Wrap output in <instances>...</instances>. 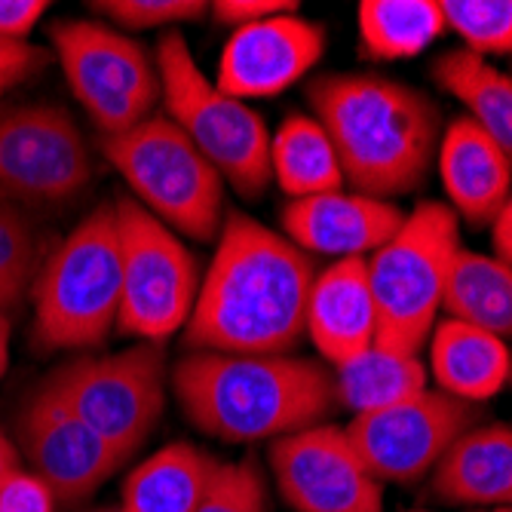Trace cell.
Listing matches in <instances>:
<instances>
[{"label":"cell","mask_w":512,"mask_h":512,"mask_svg":"<svg viewBox=\"0 0 512 512\" xmlns=\"http://www.w3.org/2000/svg\"><path fill=\"white\" fill-rule=\"evenodd\" d=\"M509 384H512V350H509Z\"/></svg>","instance_id":"f35d334b"},{"label":"cell","mask_w":512,"mask_h":512,"mask_svg":"<svg viewBox=\"0 0 512 512\" xmlns=\"http://www.w3.org/2000/svg\"><path fill=\"white\" fill-rule=\"evenodd\" d=\"M160 102L166 117L218 169L240 197L258 200L270 184V129L258 111L209 80L188 40L169 31L157 43Z\"/></svg>","instance_id":"5b68a950"},{"label":"cell","mask_w":512,"mask_h":512,"mask_svg":"<svg viewBox=\"0 0 512 512\" xmlns=\"http://www.w3.org/2000/svg\"><path fill=\"white\" fill-rule=\"evenodd\" d=\"M221 460L197 445L172 442L142 460L123 482V512H197Z\"/></svg>","instance_id":"44dd1931"},{"label":"cell","mask_w":512,"mask_h":512,"mask_svg":"<svg viewBox=\"0 0 512 512\" xmlns=\"http://www.w3.org/2000/svg\"><path fill=\"white\" fill-rule=\"evenodd\" d=\"M411 512H427V509H411Z\"/></svg>","instance_id":"60d3db41"},{"label":"cell","mask_w":512,"mask_h":512,"mask_svg":"<svg viewBox=\"0 0 512 512\" xmlns=\"http://www.w3.org/2000/svg\"><path fill=\"white\" fill-rule=\"evenodd\" d=\"M304 332L335 368L378 341V307L365 261H332L313 276Z\"/></svg>","instance_id":"e0dca14e"},{"label":"cell","mask_w":512,"mask_h":512,"mask_svg":"<svg viewBox=\"0 0 512 512\" xmlns=\"http://www.w3.org/2000/svg\"><path fill=\"white\" fill-rule=\"evenodd\" d=\"M436 160L451 212L476 227L494 224L512 194V163L494 138L463 114L442 132Z\"/></svg>","instance_id":"ac0fdd59"},{"label":"cell","mask_w":512,"mask_h":512,"mask_svg":"<svg viewBox=\"0 0 512 512\" xmlns=\"http://www.w3.org/2000/svg\"><path fill=\"white\" fill-rule=\"evenodd\" d=\"M89 7L126 31H151L178 22H194L206 13L203 0H99V4Z\"/></svg>","instance_id":"f546056e"},{"label":"cell","mask_w":512,"mask_h":512,"mask_svg":"<svg viewBox=\"0 0 512 512\" xmlns=\"http://www.w3.org/2000/svg\"><path fill=\"white\" fill-rule=\"evenodd\" d=\"M442 16L467 53L512 56V0H442Z\"/></svg>","instance_id":"83f0119b"},{"label":"cell","mask_w":512,"mask_h":512,"mask_svg":"<svg viewBox=\"0 0 512 512\" xmlns=\"http://www.w3.org/2000/svg\"><path fill=\"white\" fill-rule=\"evenodd\" d=\"M460 249V218L451 206L427 200L405 215L396 237L365 261L378 307L375 344L421 353L439 322L445 283Z\"/></svg>","instance_id":"8992f818"},{"label":"cell","mask_w":512,"mask_h":512,"mask_svg":"<svg viewBox=\"0 0 512 512\" xmlns=\"http://www.w3.org/2000/svg\"><path fill=\"white\" fill-rule=\"evenodd\" d=\"M172 390L184 417L221 442H276L319 427L338 405L335 375L295 353L191 350L172 368Z\"/></svg>","instance_id":"7a4b0ae2"},{"label":"cell","mask_w":512,"mask_h":512,"mask_svg":"<svg viewBox=\"0 0 512 512\" xmlns=\"http://www.w3.org/2000/svg\"><path fill=\"white\" fill-rule=\"evenodd\" d=\"M99 512H123L120 506H114V509H99Z\"/></svg>","instance_id":"ab89813d"},{"label":"cell","mask_w":512,"mask_h":512,"mask_svg":"<svg viewBox=\"0 0 512 512\" xmlns=\"http://www.w3.org/2000/svg\"><path fill=\"white\" fill-rule=\"evenodd\" d=\"M313 258L252 215L234 209L218 230L184 347L209 353H292L304 332Z\"/></svg>","instance_id":"6da1fadb"},{"label":"cell","mask_w":512,"mask_h":512,"mask_svg":"<svg viewBox=\"0 0 512 512\" xmlns=\"http://www.w3.org/2000/svg\"><path fill=\"white\" fill-rule=\"evenodd\" d=\"M325 53V28L298 13L234 28L218 59V89L240 102L270 99L310 74Z\"/></svg>","instance_id":"9a60e30c"},{"label":"cell","mask_w":512,"mask_h":512,"mask_svg":"<svg viewBox=\"0 0 512 512\" xmlns=\"http://www.w3.org/2000/svg\"><path fill=\"white\" fill-rule=\"evenodd\" d=\"M286 240L307 255H329L335 261H368L384 243L396 237L405 212L390 200L365 194H319L289 200L279 212Z\"/></svg>","instance_id":"2e32d148"},{"label":"cell","mask_w":512,"mask_h":512,"mask_svg":"<svg viewBox=\"0 0 512 512\" xmlns=\"http://www.w3.org/2000/svg\"><path fill=\"white\" fill-rule=\"evenodd\" d=\"M71 414L123 457L142 448L166 408V356L160 344L138 341L120 353H83L43 381Z\"/></svg>","instance_id":"ba28073f"},{"label":"cell","mask_w":512,"mask_h":512,"mask_svg":"<svg viewBox=\"0 0 512 512\" xmlns=\"http://www.w3.org/2000/svg\"><path fill=\"white\" fill-rule=\"evenodd\" d=\"M430 375L442 393L482 405L509 384V347L497 335L445 316L430 332Z\"/></svg>","instance_id":"ffe728a7"},{"label":"cell","mask_w":512,"mask_h":512,"mask_svg":"<svg viewBox=\"0 0 512 512\" xmlns=\"http://www.w3.org/2000/svg\"><path fill=\"white\" fill-rule=\"evenodd\" d=\"M120 237V319L126 338L163 344L188 325L200 295V264L160 218L132 197L114 200Z\"/></svg>","instance_id":"9c48e42d"},{"label":"cell","mask_w":512,"mask_h":512,"mask_svg":"<svg viewBox=\"0 0 512 512\" xmlns=\"http://www.w3.org/2000/svg\"><path fill=\"white\" fill-rule=\"evenodd\" d=\"M270 178L289 200L344 191V169L329 132L310 114H289L270 135Z\"/></svg>","instance_id":"7402d4cb"},{"label":"cell","mask_w":512,"mask_h":512,"mask_svg":"<svg viewBox=\"0 0 512 512\" xmlns=\"http://www.w3.org/2000/svg\"><path fill=\"white\" fill-rule=\"evenodd\" d=\"M59 500L31 470H16L0 482V512H56Z\"/></svg>","instance_id":"4dcf8cb0"},{"label":"cell","mask_w":512,"mask_h":512,"mask_svg":"<svg viewBox=\"0 0 512 512\" xmlns=\"http://www.w3.org/2000/svg\"><path fill=\"white\" fill-rule=\"evenodd\" d=\"M22 470V457H19V448L16 442L0 430V482H4L10 473Z\"/></svg>","instance_id":"d590c367"},{"label":"cell","mask_w":512,"mask_h":512,"mask_svg":"<svg viewBox=\"0 0 512 512\" xmlns=\"http://www.w3.org/2000/svg\"><path fill=\"white\" fill-rule=\"evenodd\" d=\"M338 405L356 414L381 411L396 402H405L427 390L430 371L414 353H399L381 344H371L359 356L347 359L335 371Z\"/></svg>","instance_id":"cb8c5ba5"},{"label":"cell","mask_w":512,"mask_h":512,"mask_svg":"<svg viewBox=\"0 0 512 512\" xmlns=\"http://www.w3.org/2000/svg\"><path fill=\"white\" fill-rule=\"evenodd\" d=\"M197 512H270L267 479L255 457L221 463V470L206 491Z\"/></svg>","instance_id":"f1b7e54d"},{"label":"cell","mask_w":512,"mask_h":512,"mask_svg":"<svg viewBox=\"0 0 512 512\" xmlns=\"http://www.w3.org/2000/svg\"><path fill=\"white\" fill-rule=\"evenodd\" d=\"M442 310L448 319L512 338V264L488 252L460 249L445 283Z\"/></svg>","instance_id":"603a6c76"},{"label":"cell","mask_w":512,"mask_h":512,"mask_svg":"<svg viewBox=\"0 0 512 512\" xmlns=\"http://www.w3.org/2000/svg\"><path fill=\"white\" fill-rule=\"evenodd\" d=\"M10 365V319L0 316V378Z\"/></svg>","instance_id":"8d00e7d4"},{"label":"cell","mask_w":512,"mask_h":512,"mask_svg":"<svg viewBox=\"0 0 512 512\" xmlns=\"http://www.w3.org/2000/svg\"><path fill=\"white\" fill-rule=\"evenodd\" d=\"M120 237L114 203L92 209L46 258L31 286V341L43 353L99 347L120 319Z\"/></svg>","instance_id":"277c9868"},{"label":"cell","mask_w":512,"mask_h":512,"mask_svg":"<svg viewBox=\"0 0 512 512\" xmlns=\"http://www.w3.org/2000/svg\"><path fill=\"white\" fill-rule=\"evenodd\" d=\"M86 138L62 105H0V200L25 209L62 206L86 191Z\"/></svg>","instance_id":"8fae6325"},{"label":"cell","mask_w":512,"mask_h":512,"mask_svg":"<svg viewBox=\"0 0 512 512\" xmlns=\"http://www.w3.org/2000/svg\"><path fill=\"white\" fill-rule=\"evenodd\" d=\"M40 240L25 209L0 200V316L16 310L40 270Z\"/></svg>","instance_id":"4316f807"},{"label":"cell","mask_w":512,"mask_h":512,"mask_svg":"<svg viewBox=\"0 0 512 512\" xmlns=\"http://www.w3.org/2000/svg\"><path fill=\"white\" fill-rule=\"evenodd\" d=\"M476 512H512V509H476Z\"/></svg>","instance_id":"74e56055"},{"label":"cell","mask_w":512,"mask_h":512,"mask_svg":"<svg viewBox=\"0 0 512 512\" xmlns=\"http://www.w3.org/2000/svg\"><path fill=\"white\" fill-rule=\"evenodd\" d=\"M46 65V53L34 43H7L0 40V96L37 74Z\"/></svg>","instance_id":"d6a6232c"},{"label":"cell","mask_w":512,"mask_h":512,"mask_svg":"<svg viewBox=\"0 0 512 512\" xmlns=\"http://www.w3.org/2000/svg\"><path fill=\"white\" fill-rule=\"evenodd\" d=\"M433 77L512 163V74L467 50H448L433 62Z\"/></svg>","instance_id":"d4e9b609"},{"label":"cell","mask_w":512,"mask_h":512,"mask_svg":"<svg viewBox=\"0 0 512 512\" xmlns=\"http://www.w3.org/2000/svg\"><path fill=\"white\" fill-rule=\"evenodd\" d=\"M430 488L454 506L512 509V424H476L430 473Z\"/></svg>","instance_id":"d6986e66"},{"label":"cell","mask_w":512,"mask_h":512,"mask_svg":"<svg viewBox=\"0 0 512 512\" xmlns=\"http://www.w3.org/2000/svg\"><path fill=\"white\" fill-rule=\"evenodd\" d=\"M99 148L142 203L175 234L209 243L224 224V178L166 114H151Z\"/></svg>","instance_id":"52a82bcc"},{"label":"cell","mask_w":512,"mask_h":512,"mask_svg":"<svg viewBox=\"0 0 512 512\" xmlns=\"http://www.w3.org/2000/svg\"><path fill=\"white\" fill-rule=\"evenodd\" d=\"M356 28L362 56L378 62L417 59L448 31L436 0H362Z\"/></svg>","instance_id":"484cf974"},{"label":"cell","mask_w":512,"mask_h":512,"mask_svg":"<svg viewBox=\"0 0 512 512\" xmlns=\"http://www.w3.org/2000/svg\"><path fill=\"white\" fill-rule=\"evenodd\" d=\"M50 34L74 99L102 135H120L154 114L160 71L142 43L89 19H62Z\"/></svg>","instance_id":"30bf717a"},{"label":"cell","mask_w":512,"mask_h":512,"mask_svg":"<svg viewBox=\"0 0 512 512\" xmlns=\"http://www.w3.org/2000/svg\"><path fill=\"white\" fill-rule=\"evenodd\" d=\"M16 448L28 470L50 485L59 506L86 500L129 460L99 433H92L46 387L19 411Z\"/></svg>","instance_id":"5bb4252c"},{"label":"cell","mask_w":512,"mask_h":512,"mask_svg":"<svg viewBox=\"0 0 512 512\" xmlns=\"http://www.w3.org/2000/svg\"><path fill=\"white\" fill-rule=\"evenodd\" d=\"M476 421L479 405L427 387L390 408L356 414L344 430L365 470L381 485H411L430 476Z\"/></svg>","instance_id":"7c38bea8"},{"label":"cell","mask_w":512,"mask_h":512,"mask_svg":"<svg viewBox=\"0 0 512 512\" xmlns=\"http://www.w3.org/2000/svg\"><path fill=\"white\" fill-rule=\"evenodd\" d=\"M212 13L224 25L243 28L261 19L298 13V0H218V4H212Z\"/></svg>","instance_id":"1f68e13d"},{"label":"cell","mask_w":512,"mask_h":512,"mask_svg":"<svg viewBox=\"0 0 512 512\" xmlns=\"http://www.w3.org/2000/svg\"><path fill=\"white\" fill-rule=\"evenodd\" d=\"M491 240H494V255L512 264V194L506 197L503 209L491 224Z\"/></svg>","instance_id":"e575fe53"},{"label":"cell","mask_w":512,"mask_h":512,"mask_svg":"<svg viewBox=\"0 0 512 512\" xmlns=\"http://www.w3.org/2000/svg\"><path fill=\"white\" fill-rule=\"evenodd\" d=\"M267 463L295 512H384V485L365 470L344 427L319 424L276 439Z\"/></svg>","instance_id":"4fadbf2b"},{"label":"cell","mask_w":512,"mask_h":512,"mask_svg":"<svg viewBox=\"0 0 512 512\" xmlns=\"http://www.w3.org/2000/svg\"><path fill=\"white\" fill-rule=\"evenodd\" d=\"M46 10H50L46 0H0V40L28 43V34Z\"/></svg>","instance_id":"836d02e7"},{"label":"cell","mask_w":512,"mask_h":512,"mask_svg":"<svg viewBox=\"0 0 512 512\" xmlns=\"http://www.w3.org/2000/svg\"><path fill=\"white\" fill-rule=\"evenodd\" d=\"M307 102L356 194L390 200L427 181L442 123L421 89L381 74H322L307 86Z\"/></svg>","instance_id":"3957f363"}]
</instances>
